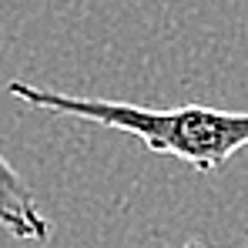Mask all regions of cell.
Masks as SVG:
<instances>
[{
  "instance_id": "2",
  "label": "cell",
  "mask_w": 248,
  "mask_h": 248,
  "mask_svg": "<svg viewBox=\"0 0 248 248\" xmlns=\"http://www.w3.org/2000/svg\"><path fill=\"white\" fill-rule=\"evenodd\" d=\"M0 225L20 242H47L54 235V225L41 211V202L34 198L31 185L10 168L3 155H0Z\"/></svg>"
},
{
  "instance_id": "3",
  "label": "cell",
  "mask_w": 248,
  "mask_h": 248,
  "mask_svg": "<svg viewBox=\"0 0 248 248\" xmlns=\"http://www.w3.org/2000/svg\"><path fill=\"white\" fill-rule=\"evenodd\" d=\"M185 248H208V245H195V242H191V245H185Z\"/></svg>"
},
{
  "instance_id": "1",
  "label": "cell",
  "mask_w": 248,
  "mask_h": 248,
  "mask_svg": "<svg viewBox=\"0 0 248 248\" xmlns=\"http://www.w3.org/2000/svg\"><path fill=\"white\" fill-rule=\"evenodd\" d=\"M7 94L50 114L124 131L144 141L148 151L178 158L198 171H218L235 151L248 144V111H221L208 104H181L171 111H158V108H141L127 101L61 94L27 81H10Z\"/></svg>"
}]
</instances>
